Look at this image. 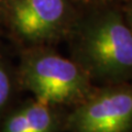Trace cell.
I'll return each mask as SVG.
<instances>
[{"mask_svg": "<svg viewBox=\"0 0 132 132\" xmlns=\"http://www.w3.org/2000/svg\"><path fill=\"white\" fill-rule=\"evenodd\" d=\"M16 85L20 86L18 74L0 56V113L11 102Z\"/></svg>", "mask_w": 132, "mask_h": 132, "instance_id": "8992f818", "label": "cell"}, {"mask_svg": "<svg viewBox=\"0 0 132 132\" xmlns=\"http://www.w3.org/2000/svg\"><path fill=\"white\" fill-rule=\"evenodd\" d=\"M3 21V14H2V3L0 1V23Z\"/></svg>", "mask_w": 132, "mask_h": 132, "instance_id": "9c48e42d", "label": "cell"}, {"mask_svg": "<svg viewBox=\"0 0 132 132\" xmlns=\"http://www.w3.org/2000/svg\"><path fill=\"white\" fill-rule=\"evenodd\" d=\"M121 10L127 23L132 30V0H127L121 5Z\"/></svg>", "mask_w": 132, "mask_h": 132, "instance_id": "ba28073f", "label": "cell"}, {"mask_svg": "<svg viewBox=\"0 0 132 132\" xmlns=\"http://www.w3.org/2000/svg\"><path fill=\"white\" fill-rule=\"evenodd\" d=\"M67 112L33 97L8 116L0 132H65Z\"/></svg>", "mask_w": 132, "mask_h": 132, "instance_id": "5b68a950", "label": "cell"}, {"mask_svg": "<svg viewBox=\"0 0 132 132\" xmlns=\"http://www.w3.org/2000/svg\"><path fill=\"white\" fill-rule=\"evenodd\" d=\"M65 132H132V81L96 86L68 110Z\"/></svg>", "mask_w": 132, "mask_h": 132, "instance_id": "277c9868", "label": "cell"}, {"mask_svg": "<svg viewBox=\"0 0 132 132\" xmlns=\"http://www.w3.org/2000/svg\"><path fill=\"white\" fill-rule=\"evenodd\" d=\"M3 21L22 48L66 41L80 11L76 0H6Z\"/></svg>", "mask_w": 132, "mask_h": 132, "instance_id": "3957f363", "label": "cell"}, {"mask_svg": "<svg viewBox=\"0 0 132 132\" xmlns=\"http://www.w3.org/2000/svg\"><path fill=\"white\" fill-rule=\"evenodd\" d=\"M80 7H100V6H120L127 0H76Z\"/></svg>", "mask_w": 132, "mask_h": 132, "instance_id": "52a82bcc", "label": "cell"}, {"mask_svg": "<svg viewBox=\"0 0 132 132\" xmlns=\"http://www.w3.org/2000/svg\"><path fill=\"white\" fill-rule=\"evenodd\" d=\"M65 42L95 85L132 81V30L120 6L80 7Z\"/></svg>", "mask_w": 132, "mask_h": 132, "instance_id": "6da1fadb", "label": "cell"}, {"mask_svg": "<svg viewBox=\"0 0 132 132\" xmlns=\"http://www.w3.org/2000/svg\"><path fill=\"white\" fill-rule=\"evenodd\" d=\"M18 67L20 88L47 104L72 109L96 88L79 65L54 46L21 50Z\"/></svg>", "mask_w": 132, "mask_h": 132, "instance_id": "7a4b0ae2", "label": "cell"}]
</instances>
